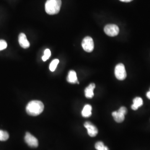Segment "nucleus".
<instances>
[{
	"instance_id": "ddd939ff",
	"label": "nucleus",
	"mask_w": 150,
	"mask_h": 150,
	"mask_svg": "<svg viewBox=\"0 0 150 150\" xmlns=\"http://www.w3.org/2000/svg\"><path fill=\"white\" fill-rule=\"evenodd\" d=\"M92 115V106L90 105H86L82 111V116L84 117H89Z\"/></svg>"
},
{
	"instance_id": "6ab92c4d",
	"label": "nucleus",
	"mask_w": 150,
	"mask_h": 150,
	"mask_svg": "<svg viewBox=\"0 0 150 150\" xmlns=\"http://www.w3.org/2000/svg\"><path fill=\"white\" fill-rule=\"evenodd\" d=\"M146 96L147 97V98L150 100V91L147 92V93H146Z\"/></svg>"
},
{
	"instance_id": "4468645a",
	"label": "nucleus",
	"mask_w": 150,
	"mask_h": 150,
	"mask_svg": "<svg viewBox=\"0 0 150 150\" xmlns=\"http://www.w3.org/2000/svg\"><path fill=\"white\" fill-rule=\"evenodd\" d=\"M95 149L97 150H109L107 146H105L101 141H98L95 144Z\"/></svg>"
},
{
	"instance_id": "6e6552de",
	"label": "nucleus",
	"mask_w": 150,
	"mask_h": 150,
	"mask_svg": "<svg viewBox=\"0 0 150 150\" xmlns=\"http://www.w3.org/2000/svg\"><path fill=\"white\" fill-rule=\"evenodd\" d=\"M84 126L87 129L88 134L90 136L95 137L98 134V129L96 127L90 122H86L84 123Z\"/></svg>"
},
{
	"instance_id": "a211bd4d",
	"label": "nucleus",
	"mask_w": 150,
	"mask_h": 150,
	"mask_svg": "<svg viewBox=\"0 0 150 150\" xmlns=\"http://www.w3.org/2000/svg\"><path fill=\"white\" fill-rule=\"evenodd\" d=\"M7 47V43L5 40H0V51L4 50Z\"/></svg>"
},
{
	"instance_id": "2eb2a0df",
	"label": "nucleus",
	"mask_w": 150,
	"mask_h": 150,
	"mask_svg": "<svg viewBox=\"0 0 150 150\" xmlns=\"http://www.w3.org/2000/svg\"><path fill=\"white\" fill-rule=\"evenodd\" d=\"M8 138L9 134L7 132L3 130H0V141H5L8 139Z\"/></svg>"
},
{
	"instance_id": "20e7f679",
	"label": "nucleus",
	"mask_w": 150,
	"mask_h": 150,
	"mask_svg": "<svg viewBox=\"0 0 150 150\" xmlns=\"http://www.w3.org/2000/svg\"><path fill=\"white\" fill-rule=\"evenodd\" d=\"M127 113V109L125 107H121L117 111H114L112 113L113 117L116 122L121 123L125 120V115Z\"/></svg>"
},
{
	"instance_id": "f03ea898",
	"label": "nucleus",
	"mask_w": 150,
	"mask_h": 150,
	"mask_svg": "<svg viewBox=\"0 0 150 150\" xmlns=\"http://www.w3.org/2000/svg\"><path fill=\"white\" fill-rule=\"evenodd\" d=\"M61 0H47L45 4V11L50 15L57 14L61 6Z\"/></svg>"
},
{
	"instance_id": "f3484780",
	"label": "nucleus",
	"mask_w": 150,
	"mask_h": 150,
	"mask_svg": "<svg viewBox=\"0 0 150 150\" xmlns=\"http://www.w3.org/2000/svg\"><path fill=\"white\" fill-rule=\"evenodd\" d=\"M50 56H51V51H50V50L49 49H46V50H45L44 55H43V57H42V59L45 62V61H47L50 57Z\"/></svg>"
},
{
	"instance_id": "39448f33",
	"label": "nucleus",
	"mask_w": 150,
	"mask_h": 150,
	"mask_svg": "<svg viewBox=\"0 0 150 150\" xmlns=\"http://www.w3.org/2000/svg\"><path fill=\"white\" fill-rule=\"evenodd\" d=\"M104 31L108 36L115 37L119 33L120 30L116 25L108 24L104 28Z\"/></svg>"
},
{
	"instance_id": "dca6fc26",
	"label": "nucleus",
	"mask_w": 150,
	"mask_h": 150,
	"mask_svg": "<svg viewBox=\"0 0 150 150\" xmlns=\"http://www.w3.org/2000/svg\"><path fill=\"white\" fill-rule=\"evenodd\" d=\"M59 63V60L58 59H54L51 62V63L50 64V70L52 72L54 71V70H56L57 65Z\"/></svg>"
},
{
	"instance_id": "9b49d317",
	"label": "nucleus",
	"mask_w": 150,
	"mask_h": 150,
	"mask_svg": "<svg viewBox=\"0 0 150 150\" xmlns=\"http://www.w3.org/2000/svg\"><path fill=\"white\" fill-rule=\"evenodd\" d=\"M67 81L71 83H79V81L77 80L76 73L75 71L71 70L69 72L68 76L67 77Z\"/></svg>"
},
{
	"instance_id": "423d86ee",
	"label": "nucleus",
	"mask_w": 150,
	"mask_h": 150,
	"mask_svg": "<svg viewBox=\"0 0 150 150\" xmlns=\"http://www.w3.org/2000/svg\"><path fill=\"white\" fill-rule=\"evenodd\" d=\"M83 49L87 52H91L94 48V42L93 39L89 36L84 38L82 42Z\"/></svg>"
},
{
	"instance_id": "f257e3e1",
	"label": "nucleus",
	"mask_w": 150,
	"mask_h": 150,
	"mask_svg": "<svg viewBox=\"0 0 150 150\" xmlns=\"http://www.w3.org/2000/svg\"><path fill=\"white\" fill-rule=\"evenodd\" d=\"M26 110L28 115L32 116H36L43 112L44 105L40 101L33 100L27 104Z\"/></svg>"
},
{
	"instance_id": "f8f14e48",
	"label": "nucleus",
	"mask_w": 150,
	"mask_h": 150,
	"mask_svg": "<svg viewBox=\"0 0 150 150\" xmlns=\"http://www.w3.org/2000/svg\"><path fill=\"white\" fill-rule=\"evenodd\" d=\"M142 105H143L142 99L141 97H137L134 98L133 100V105L131 106V108L134 110H137Z\"/></svg>"
},
{
	"instance_id": "aec40b11",
	"label": "nucleus",
	"mask_w": 150,
	"mask_h": 150,
	"mask_svg": "<svg viewBox=\"0 0 150 150\" xmlns=\"http://www.w3.org/2000/svg\"><path fill=\"white\" fill-rule=\"evenodd\" d=\"M120 1H121L122 2H129L132 1V0H120Z\"/></svg>"
},
{
	"instance_id": "1a4fd4ad",
	"label": "nucleus",
	"mask_w": 150,
	"mask_h": 150,
	"mask_svg": "<svg viewBox=\"0 0 150 150\" xmlns=\"http://www.w3.org/2000/svg\"><path fill=\"white\" fill-rule=\"evenodd\" d=\"M18 42H19L20 45L21 46L22 48H28L30 46L29 41L27 40L26 35L23 33H21L19 35Z\"/></svg>"
},
{
	"instance_id": "0eeeda50",
	"label": "nucleus",
	"mask_w": 150,
	"mask_h": 150,
	"mask_svg": "<svg viewBox=\"0 0 150 150\" xmlns=\"http://www.w3.org/2000/svg\"><path fill=\"white\" fill-rule=\"evenodd\" d=\"M25 140L27 145L31 147L36 148L38 146V139L30 132H27L25 134Z\"/></svg>"
},
{
	"instance_id": "9d476101",
	"label": "nucleus",
	"mask_w": 150,
	"mask_h": 150,
	"mask_svg": "<svg viewBox=\"0 0 150 150\" xmlns=\"http://www.w3.org/2000/svg\"><path fill=\"white\" fill-rule=\"evenodd\" d=\"M95 84L93 83H92L89 85V86H87L85 90V96L88 98H92L94 96L93 90L95 88Z\"/></svg>"
},
{
	"instance_id": "7ed1b4c3",
	"label": "nucleus",
	"mask_w": 150,
	"mask_h": 150,
	"mask_svg": "<svg viewBox=\"0 0 150 150\" xmlns=\"http://www.w3.org/2000/svg\"><path fill=\"white\" fill-rule=\"evenodd\" d=\"M115 75L119 80H124L127 76L125 67L122 64H118L115 67Z\"/></svg>"
}]
</instances>
